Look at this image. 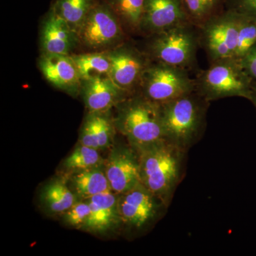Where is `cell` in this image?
Masks as SVG:
<instances>
[{"label": "cell", "instance_id": "obj_1", "mask_svg": "<svg viewBox=\"0 0 256 256\" xmlns=\"http://www.w3.org/2000/svg\"><path fill=\"white\" fill-rule=\"evenodd\" d=\"M137 152L141 184L168 204L181 180L186 151L164 140Z\"/></svg>", "mask_w": 256, "mask_h": 256}, {"label": "cell", "instance_id": "obj_2", "mask_svg": "<svg viewBox=\"0 0 256 256\" xmlns=\"http://www.w3.org/2000/svg\"><path fill=\"white\" fill-rule=\"evenodd\" d=\"M208 106L195 90L160 105L165 140L188 151L204 132Z\"/></svg>", "mask_w": 256, "mask_h": 256}, {"label": "cell", "instance_id": "obj_3", "mask_svg": "<svg viewBox=\"0 0 256 256\" xmlns=\"http://www.w3.org/2000/svg\"><path fill=\"white\" fill-rule=\"evenodd\" d=\"M146 53L153 62L185 69L197 68V52L200 48V30L186 22L166 28L148 36Z\"/></svg>", "mask_w": 256, "mask_h": 256}, {"label": "cell", "instance_id": "obj_4", "mask_svg": "<svg viewBox=\"0 0 256 256\" xmlns=\"http://www.w3.org/2000/svg\"><path fill=\"white\" fill-rule=\"evenodd\" d=\"M117 122L136 151L164 140L160 105L140 94L122 101Z\"/></svg>", "mask_w": 256, "mask_h": 256}, {"label": "cell", "instance_id": "obj_5", "mask_svg": "<svg viewBox=\"0 0 256 256\" xmlns=\"http://www.w3.org/2000/svg\"><path fill=\"white\" fill-rule=\"evenodd\" d=\"M194 80L195 92L210 102L228 97L252 98L254 80L234 57L210 63L208 68L198 70Z\"/></svg>", "mask_w": 256, "mask_h": 256}, {"label": "cell", "instance_id": "obj_6", "mask_svg": "<svg viewBox=\"0 0 256 256\" xmlns=\"http://www.w3.org/2000/svg\"><path fill=\"white\" fill-rule=\"evenodd\" d=\"M194 90V78L190 76V72L152 60L138 94L162 105Z\"/></svg>", "mask_w": 256, "mask_h": 256}, {"label": "cell", "instance_id": "obj_7", "mask_svg": "<svg viewBox=\"0 0 256 256\" xmlns=\"http://www.w3.org/2000/svg\"><path fill=\"white\" fill-rule=\"evenodd\" d=\"M79 43L94 52H108L126 43L128 35L110 6L96 4L78 33Z\"/></svg>", "mask_w": 256, "mask_h": 256}, {"label": "cell", "instance_id": "obj_8", "mask_svg": "<svg viewBox=\"0 0 256 256\" xmlns=\"http://www.w3.org/2000/svg\"><path fill=\"white\" fill-rule=\"evenodd\" d=\"M242 18L238 13L226 9L198 28L200 45L210 63L234 57Z\"/></svg>", "mask_w": 256, "mask_h": 256}, {"label": "cell", "instance_id": "obj_9", "mask_svg": "<svg viewBox=\"0 0 256 256\" xmlns=\"http://www.w3.org/2000/svg\"><path fill=\"white\" fill-rule=\"evenodd\" d=\"M111 63L110 77L112 82L130 96L139 92L143 74L152 60L146 52H141L127 42L108 50Z\"/></svg>", "mask_w": 256, "mask_h": 256}, {"label": "cell", "instance_id": "obj_10", "mask_svg": "<svg viewBox=\"0 0 256 256\" xmlns=\"http://www.w3.org/2000/svg\"><path fill=\"white\" fill-rule=\"evenodd\" d=\"M166 204L140 184L119 197L121 222L134 230H141L158 218Z\"/></svg>", "mask_w": 256, "mask_h": 256}, {"label": "cell", "instance_id": "obj_11", "mask_svg": "<svg viewBox=\"0 0 256 256\" xmlns=\"http://www.w3.org/2000/svg\"><path fill=\"white\" fill-rule=\"evenodd\" d=\"M136 150L116 148L109 156L106 174L111 190L122 194L141 184L139 156Z\"/></svg>", "mask_w": 256, "mask_h": 256}, {"label": "cell", "instance_id": "obj_12", "mask_svg": "<svg viewBox=\"0 0 256 256\" xmlns=\"http://www.w3.org/2000/svg\"><path fill=\"white\" fill-rule=\"evenodd\" d=\"M186 22L182 0H146L140 35L150 36Z\"/></svg>", "mask_w": 256, "mask_h": 256}, {"label": "cell", "instance_id": "obj_13", "mask_svg": "<svg viewBox=\"0 0 256 256\" xmlns=\"http://www.w3.org/2000/svg\"><path fill=\"white\" fill-rule=\"evenodd\" d=\"M38 68L47 82L60 90L73 95L82 88V82L70 56L42 54Z\"/></svg>", "mask_w": 256, "mask_h": 256}, {"label": "cell", "instance_id": "obj_14", "mask_svg": "<svg viewBox=\"0 0 256 256\" xmlns=\"http://www.w3.org/2000/svg\"><path fill=\"white\" fill-rule=\"evenodd\" d=\"M40 42L44 54L69 55L79 43L78 34L53 10L44 21Z\"/></svg>", "mask_w": 256, "mask_h": 256}, {"label": "cell", "instance_id": "obj_15", "mask_svg": "<svg viewBox=\"0 0 256 256\" xmlns=\"http://www.w3.org/2000/svg\"><path fill=\"white\" fill-rule=\"evenodd\" d=\"M86 106L90 112H105L114 104L129 98L110 77H99L82 82Z\"/></svg>", "mask_w": 256, "mask_h": 256}, {"label": "cell", "instance_id": "obj_16", "mask_svg": "<svg viewBox=\"0 0 256 256\" xmlns=\"http://www.w3.org/2000/svg\"><path fill=\"white\" fill-rule=\"evenodd\" d=\"M90 215L84 228L94 232L109 230L121 222L119 197L112 190L90 197Z\"/></svg>", "mask_w": 256, "mask_h": 256}, {"label": "cell", "instance_id": "obj_17", "mask_svg": "<svg viewBox=\"0 0 256 256\" xmlns=\"http://www.w3.org/2000/svg\"><path fill=\"white\" fill-rule=\"evenodd\" d=\"M112 126L104 112H90L84 122L80 144L100 150L110 144Z\"/></svg>", "mask_w": 256, "mask_h": 256}, {"label": "cell", "instance_id": "obj_18", "mask_svg": "<svg viewBox=\"0 0 256 256\" xmlns=\"http://www.w3.org/2000/svg\"><path fill=\"white\" fill-rule=\"evenodd\" d=\"M118 18L124 32L129 35H140L146 0H107Z\"/></svg>", "mask_w": 256, "mask_h": 256}, {"label": "cell", "instance_id": "obj_19", "mask_svg": "<svg viewBox=\"0 0 256 256\" xmlns=\"http://www.w3.org/2000/svg\"><path fill=\"white\" fill-rule=\"evenodd\" d=\"M70 56L82 82L99 77H110L111 63L108 52H94Z\"/></svg>", "mask_w": 256, "mask_h": 256}, {"label": "cell", "instance_id": "obj_20", "mask_svg": "<svg viewBox=\"0 0 256 256\" xmlns=\"http://www.w3.org/2000/svg\"><path fill=\"white\" fill-rule=\"evenodd\" d=\"M73 185L77 195L87 200L111 190L106 171L100 166L77 172L73 178Z\"/></svg>", "mask_w": 256, "mask_h": 256}, {"label": "cell", "instance_id": "obj_21", "mask_svg": "<svg viewBox=\"0 0 256 256\" xmlns=\"http://www.w3.org/2000/svg\"><path fill=\"white\" fill-rule=\"evenodd\" d=\"M95 4L94 0H57L52 10L78 34Z\"/></svg>", "mask_w": 256, "mask_h": 256}, {"label": "cell", "instance_id": "obj_22", "mask_svg": "<svg viewBox=\"0 0 256 256\" xmlns=\"http://www.w3.org/2000/svg\"><path fill=\"white\" fill-rule=\"evenodd\" d=\"M44 203L53 213H65L75 204L76 197L65 182H52L43 191Z\"/></svg>", "mask_w": 256, "mask_h": 256}, {"label": "cell", "instance_id": "obj_23", "mask_svg": "<svg viewBox=\"0 0 256 256\" xmlns=\"http://www.w3.org/2000/svg\"><path fill=\"white\" fill-rule=\"evenodd\" d=\"M188 20L201 28L210 18L226 10L227 0H182Z\"/></svg>", "mask_w": 256, "mask_h": 256}, {"label": "cell", "instance_id": "obj_24", "mask_svg": "<svg viewBox=\"0 0 256 256\" xmlns=\"http://www.w3.org/2000/svg\"><path fill=\"white\" fill-rule=\"evenodd\" d=\"M64 168L79 172L100 166L101 156L98 150L80 144L64 161Z\"/></svg>", "mask_w": 256, "mask_h": 256}, {"label": "cell", "instance_id": "obj_25", "mask_svg": "<svg viewBox=\"0 0 256 256\" xmlns=\"http://www.w3.org/2000/svg\"><path fill=\"white\" fill-rule=\"evenodd\" d=\"M234 58L242 60L256 44V22L242 16Z\"/></svg>", "mask_w": 256, "mask_h": 256}, {"label": "cell", "instance_id": "obj_26", "mask_svg": "<svg viewBox=\"0 0 256 256\" xmlns=\"http://www.w3.org/2000/svg\"><path fill=\"white\" fill-rule=\"evenodd\" d=\"M90 215V205L88 202H76L72 208L64 213V220L69 226L74 227H84Z\"/></svg>", "mask_w": 256, "mask_h": 256}, {"label": "cell", "instance_id": "obj_27", "mask_svg": "<svg viewBox=\"0 0 256 256\" xmlns=\"http://www.w3.org/2000/svg\"><path fill=\"white\" fill-rule=\"evenodd\" d=\"M226 9L256 22V0H227Z\"/></svg>", "mask_w": 256, "mask_h": 256}, {"label": "cell", "instance_id": "obj_28", "mask_svg": "<svg viewBox=\"0 0 256 256\" xmlns=\"http://www.w3.org/2000/svg\"><path fill=\"white\" fill-rule=\"evenodd\" d=\"M240 62L249 76L256 82V44Z\"/></svg>", "mask_w": 256, "mask_h": 256}, {"label": "cell", "instance_id": "obj_29", "mask_svg": "<svg viewBox=\"0 0 256 256\" xmlns=\"http://www.w3.org/2000/svg\"><path fill=\"white\" fill-rule=\"evenodd\" d=\"M250 101L252 102L256 110V82H254V84H252V98H250Z\"/></svg>", "mask_w": 256, "mask_h": 256}]
</instances>
